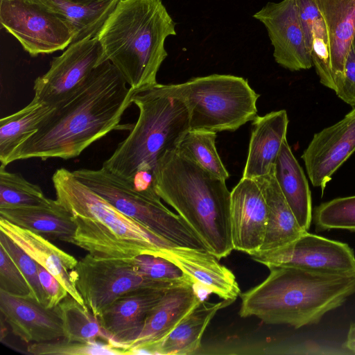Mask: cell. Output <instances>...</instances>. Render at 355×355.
<instances>
[{
  "label": "cell",
  "mask_w": 355,
  "mask_h": 355,
  "mask_svg": "<svg viewBox=\"0 0 355 355\" xmlns=\"http://www.w3.org/2000/svg\"><path fill=\"white\" fill-rule=\"evenodd\" d=\"M134 90L106 60L71 96L58 103L37 132L12 153L8 164L39 158H74L115 130L132 103Z\"/></svg>",
  "instance_id": "obj_1"
},
{
  "label": "cell",
  "mask_w": 355,
  "mask_h": 355,
  "mask_svg": "<svg viewBox=\"0 0 355 355\" xmlns=\"http://www.w3.org/2000/svg\"><path fill=\"white\" fill-rule=\"evenodd\" d=\"M259 285L240 295L241 318L295 329L316 324L355 293V272L320 273L288 266L268 268Z\"/></svg>",
  "instance_id": "obj_2"
},
{
  "label": "cell",
  "mask_w": 355,
  "mask_h": 355,
  "mask_svg": "<svg viewBox=\"0 0 355 355\" xmlns=\"http://www.w3.org/2000/svg\"><path fill=\"white\" fill-rule=\"evenodd\" d=\"M131 101L139 109L138 119L102 168L139 191L156 193L158 161L166 152L176 150L190 130L188 109L167 85L159 83L135 91Z\"/></svg>",
  "instance_id": "obj_3"
},
{
  "label": "cell",
  "mask_w": 355,
  "mask_h": 355,
  "mask_svg": "<svg viewBox=\"0 0 355 355\" xmlns=\"http://www.w3.org/2000/svg\"><path fill=\"white\" fill-rule=\"evenodd\" d=\"M154 187L209 252L218 259L232 252L231 191L225 180L173 150L166 152L158 161Z\"/></svg>",
  "instance_id": "obj_4"
},
{
  "label": "cell",
  "mask_w": 355,
  "mask_h": 355,
  "mask_svg": "<svg viewBox=\"0 0 355 355\" xmlns=\"http://www.w3.org/2000/svg\"><path fill=\"white\" fill-rule=\"evenodd\" d=\"M57 202L73 218L76 230L72 244L98 258L130 259L157 256L175 246L137 220L127 216L80 182L72 171L61 168L52 176Z\"/></svg>",
  "instance_id": "obj_5"
},
{
  "label": "cell",
  "mask_w": 355,
  "mask_h": 355,
  "mask_svg": "<svg viewBox=\"0 0 355 355\" xmlns=\"http://www.w3.org/2000/svg\"><path fill=\"white\" fill-rule=\"evenodd\" d=\"M173 21L162 0H120L96 35L105 58L134 91L157 83Z\"/></svg>",
  "instance_id": "obj_6"
},
{
  "label": "cell",
  "mask_w": 355,
  "mask_h": 355,
  "mask_svg": "<svg viewBox=\"0 0 355 355\" xmlns=\"http://www.w3.org/2000/svg\"><path fill=\"white\" fill-rule=\"evenodd\" d=\"M167 85L187 105L190 130L234 131L257 116L259 95L242 77L211 74Z\"/></svg>",
  "instance_id": "obj_7"
},
{
  "label": "cell",
  "mask_w": 355,
  "mask_h": 355,
  "mask_svg": "<svg viewBox=\"0 0 355 355\" xmlns=\"http://www.w3.org/2000/svg\"><path fill=\"white\" fill-rule=\"evenodd\" d=\"M72 173L80 182L121 212L157 236L178 246L207 250L183 218L166 208L156 193L139 191L132 183L102 167L80 168Z\"/></svg>",
  "instance_id": "obj_8"
},
{
  "label": "cell",
  "mask_w": 355,
  "mask_h": 355,
  "mask_svg": "<svg viewBox=\"0 0 355 355\" xmlns=\"http://www.w3.org/2000/svg\"><path fill=\"white\" fill-rule=\"evenodd\" d=\"M71 274L85 304L96 318L125 293L141 288L169 289L192 282L149 279L137 270L131 259H103L89 253L78 261Z\"/></svg>",
  "instance_id": "obj_9"
},
{
  "label": "cell",
  "mask_w": 355,
  "mask_h": 355,
  "mask_svg": "<svg viewBox=\"0 0 355 355\" xmlns=\"http://www.w3.org/2000/svg\"><path fill=\"white\" fill-rule=\"evenodd\" d=\"M0 24L31 57L64 50L74 38L64 21L26 0H0Z\"/></svg>",
  "instance_id": "obj_10"
},
{
  "label": "cell",
  "mask_w": 355,
  "mask_h": 355,
  "mask_svg": "<svg viewBox=\"0 0 355 355\" xmlns=\"http://www.w3.org/2000/svg\"><path fill=\"white\" fill-rule=\"evenodd\" d=\"M250 257L268 268L288 266L327 274L355 272V254L348 244L308 231L284 246Z\"/></svg>",
  "instance_id": "obj_11"
},
{
  "label": "cell",
  "mask_w": 355,
  "mask_h": 355,
  "mask_svg": "<svg viewBox=\"0 0 355 355\" xmlns=\"http://www.w3.org/2000/svg\"><path fill=\"white\" fill-rule=\"evenodd\" d=\"M106 60L96 37L71 44L60 55L53 58L49 70L35 79L33 98L55 107L76 92L93 70Z\"/></svg>",
  "instance_id": "obj_12"
},
{
  "label": "cell",
  "mask_w": 355,
  "mask_h": 355,
  "mask_svg": "<svg viewBox=\"0 0 355 355\" xmlns=\"http://www.w3.org/2000/svg\"><path fill=\"white\" fill-rule=\"evenodd\" d=\"M253 17L266 26L277 63L292 71L313 66L295 0L268 2Z\"/></svg>",
  "instance_id": "obj_13"
},
{
  "label": "cell",
  "mask_w": 355,
  "mask_h": 355,
  "mask_svg": "<svg viewBox=\"0 0 355 355\" xmlns=\"http://www.w3.org/2000/svg\"><path fill=\"white\" fill-rule=\"evenodd\" d=\"M355 151V107L315 133L302 158L313 187L324 191L333 174Z\"/></svg>",
  "instance_id": "obj_14"
},
{
  "label": "cell",
  "mask_w": 355,
  "mask_h": 355,
  "mask_svg": "<svg viewBox=\"0 0 355 355\" xmlns=\"http://www.w3.org/2000/svg\"><path fill=\"white\" fill-rule=\"evenodd\" d=\"M268 218L263 193L254 179L242 178L231 191L230 223L234 250L257 253L265 237Z\"/></svg>",
  "instance_id": "obj_15"
},
{
  "label": "cell",
  "mask_w": 355,
  "mask_h": 355,
  "mask_svg": "<svg viewBox=\"0 0 355 355\" xmlns=\"http://www.w3.org/2000/svg\"><path fill=\"white\" fill-rule=\"evenodd\" d=\"M157 256L176 265L194 285L230 304L241 293L233 272L207 250L175 245L160 249Z\"/></svg>",
  "instance_id": "obj_16"
},
{
  "label": "cell",
  "mask_w": 355,
  "mask_h": 355,
  "mask_svg": "<svg viewBox=\"0 0 355 355\" xmlns=\"http://www.w3.org/2000/svg\"><path fill=\"white\" fill-rule=\"evenodd\" d=\"M168 289L141 288L124 293L97 317L110 343L125 349L141 334L150 309Z\"/></svg>",
  "instance_id": "obj_17"
},
{
  "label": "cell",
  "mask_w": 355,
  "mask_h": 355,
  "mask_svg": "<svg viewBox=\"0 0 355 355\" xmlns=\"http://www.w3.org/2000/svg\"><path fill=\"white\" fill-rule=\"evenodd\" d=\"M1 315L13 334L26 343L63 338L62 320L55 308H46L31 297H17L0 290Z\"/></svg>",
  "instance_id": "obj_18"
},
{
  "label": "cell",
  "mask_w": 355,
  "mask_h": 355,
  "mask_svg": "<svg viewBox=\"0 0 355 355\" xmlns=\"http://www.w3.org/2000/svg\"><path fill=\"white\" fill-rule=\"evenodd\" d=\"M202 301L190 282L166 291L149 311L138 338L125 348H141L168 335Z\"/></svg>",
  "instance_id": "obj_19"
},
{
  "label": "cell",
  "mask_w": 355,
  "mask_h": 355,
  "mask_svg": "<svg viewBox=\"0 0 355 355\" xmlns=\"http://www.w3.org/2000/svg\"><path fill=\"white\" fill-rule=\"evenodd\" d=\"M0 230L55 276L72 297L81 304H85L71 274L78 262L74 257L58 248L45 237L14 225L3 218H0Z\"/></svg>",
  "instance_id": "obj_20"
},
{
  "label": "cell",
  "mask_w": 355,
  "mask_h": 355,
  "mask_svg": "<svg viewBox=\"0 0 355 355\" xmlns=\"http://www.w3.org/2000/svg\"><path fill=\"white\" fill-rule=\"evenodd\" d=\"M252 129L243 177L257 179L270 173L282 143L286 139L288 118L284 110L273 111L252 120Z\"/></svg>",
  "instance_id": "obj_21"
},
{
  "label": "cell",
  "mask_w": 355,
  "mask_h": 355,
  "mask_svg": "<svg viewBox=\"0 0 355 355\" xmlns=\"http://www.w3.org/2000/svg\"><path fill=\"white\" fill-rule=\"evenodd\" d=\"M230 304L223 300L217 303L202 300L165 338L144 347L127 349L126 355L193 354L200 348L204 332L216 313Z\"/></svg>",
  "instance_id": "obj_22"
},
{
  "label": "cell",
  "mask_w": 355,
  "mask_h": 355,
  "mask_svg": "<svg viewBox=\"0 0 355 355\" xmlns=\"http://www.w3.org/2000/svg\"><path fill=\"white\" fill-rule=\"evenodd\" d=\"M324 19L335 84L343 77L355 36V0H314Z\"/></svg>",
  "instance_id": "obj_23"
},
{
  "label": "cell",
  "mask_w": 355,
  "mask_h": 355,
  "mask_svg": "<svg viewBox=\"0 0 355 355\" xmlns=\"http://www.w3.org/2000/svg\"><path fill=\"white\" fill-rule=\"evenodd\" d=\"M254 180L263 193L268 211L264 241L257 252L284 246L307 232L300 225L287 203L275 179L273 169L268 175Z\"/></svg>",
  "instance_id": "obj_24"
},
{
  "label": "cell",
  "mask_w": 355,
  "mask_h": 355,
  "mask_svg": "<svg viewBox=\"0 0 355 355\" xmlns=\"http://www.w3.org/2000/svg\"><path fill=\"white\" fill-rule=\"evenodd\" d=\"M0 218L47 239L70 243L76 230L71 214L55 200L46 206L0 208Z\"/></svg>",
  "instance_id": "obj_25"
},
{
  "label": "cell",
  "mask_w": 355,
  "mask_h": 355,
  "mask_svg": "<svg viewBox=\"0 0 355 355\" xmlns=\"http://www.w3.org/2000/svg\"><path fill=\"white\" fill-rule=\"evenodd\" d=\"M273 173L300 225L308 231L313 216L311 191L304 171L286 139L277 157Z\"/></svg>",
  "instance_id": "obj_26"
},
{
  "label": "cell",
  "mask_w": 355,
  "mask_h": 355,
  "mask_svg": "<svg viewBox=\"0 0 355 355\" xmlns=\"http://www.w3.org/2000/svg\"><path fill=\"white\" fill-rule=\"evenodd\" d=\"M45 9L69 24L74 32L75 43L95 37L120 0H105L81 4L69 0H26Z\"/></svg>",
  "instance_id": "obj_27"
},
{
  "label": "cell",
  "mask_w": 355,
  "mask_h": 355,
  "mask_svg": "<svg viewBox=\"0 0 355 355\" xmlns=\"http://www.w3.org/2000/svg\"><path fill=\"white\" fill-rule=\"evenodd\" d=\"M307 47L320 83L336 89L325 24L314 0H295Z\"/></svg>",
  "instance_id": "obj_28"
},
{
  "label": "cell",
  "mask_w": 355,
  "mask_h": 355,
  "mask_svg": "<svg viewBox=\"0 0 355 355\" xmlns=\"http://www.w3.org/2000/svg\"><path fill=\"white\" fill-rule=\"evenodd\" d=\"M55 107L35 98L20 110L0 120V162L6 166L13 151L35 133Z\"/></svg>",
  "instance_id": "obj_29"
},
{
  "label": "cell",
  "mask_w": 355,
  "mask_h": 355,
  "mask_svg": "<svg viewBox=\"0 0 355 355\" xmlns=\"http://www.w3.org/2000/svg\"><path fill=\"white\" fill-rule=\"evenodd\" d=\"M62 324L64 338L71 341L92 342L101 339L110 343L98 318L85 304L69 294L55 307Z\"/></svg>",
  "instance_id": "obj_30"
},
{
  "label": "cell",
  "mask_w": 355,
  "mask_h": 355,
  "mask_svg": "<svg viewBox=\"0 0 355 355\" xmlns=\"http://www.w3.org/2000/svg\"><path fill=\"white\" fill-rule=\"evenodd\" d=\"M216 132L189 130L180 141L176 150L214 175L226 180L230 174L216 148Z\"/></svg>",
  "instance_id": "obj_31"
},
{
  "label": "cell",
  "mask_w": 355,
  "mask_h": 355,
  "mask_svg": "<svg viewBox=\"0 0 355 355\" xmlns=\"http://www.w3.org/2000/svg\"><path fill=\"white\" fill-rule=\"evenodd\" d=\"M53 200L44 195L40 187L1 165L0 208L46 206Z\"/></svg>",
  "instance_id": "obj_32"
},
{
  "label": "cell",
  "mask_w": 355,
  "mask_h": 355,
  "mask_svg": "<svg viewBox=\"0 0 355 355\" xmlns=\"http://www.w3.org/2000/svg\"><path fill=\"white\" fill-rule=\"evenodd\" d=\"M27 352L34 355H125V349L107 341L78 342L61 338L30 343Z\"/></svg>",
  "instance_id": "obj_33"
},
{
  "label": "cell",
  "mask_w": 355,
  "mask_h": 355,
  "mask_svg": "<svg viewBox=\"0 0 355 355\" xmlns=\"http://www.w3.org/2000/svg\"><path fill=\"white\" fill-rule=\"evenodd\" d=\"M312 220L317 232H355V196L337 198L320 204L315 208Z\"/></svg>",
  "instance_id": "obj_34"
},
{
  "label": "cell",
  "mask_w": 355,
  "mask_h": 355,
  "mask_svg": "<svg viewBox=\"0 0 355 355\" xmlns=\"http://www.w3.org/2000/svg\"><path fill=\"white\" fill-rule=\"evenodd\" d=\"M0 246L8 254L26 279L31 298L47 308L48 298L40 280L37 263L1 231Z\"/></svg>",
  "instance_id": "obj_35"
},
{
  "label": "cell",
  "mask_w": 355,
  "mask_h": 355,
  "mask_svg": "<svg viewBox=\"0 0 355 355\" xmlns=\"http://www.w3.org/2000/svg\"><path fill=\"white\" fill-rule=\"evenodd\" d=\"M131 261L139 273L149 279L162 281L190 280L176 265L159 256L142 254L132 258Z\"/></svg>",
  "instance_id": "obj_36"
},
{
  "label": "cell",
  "mask_w": 355,
  "mask_h": 355,
  "mask_svg": "<svg viewBox=\"0 0 355 355\" xmlns=\"http://www.w3.org/2000/svg\"><path fill=\"white\" fill-rule=\"evenodd\" d=\"M0 290L23 297H31L29 285L5 250L0 246Z\"/></svg>",
  "instance_id": "obj_37"
},
{
  "label": "cell",
  "mask_w": 355,
  "mask_h": 355,
  "mask_svg": "<svg viewBox=\"0 0 355 355\" xmlns=\"http://www.w3.org/2000/svg\"><path fill=\"white\" fill-rule=\"evenodd\" d=\"M334 92L346 103L355 107V36L347 56L343 76L336 84Z\"/></svg>",
  "instance_id": "obj_38"
},
{
  "label": "cell",
  "mask_w": 355,
  "mask_h": 355,
  "mask_svg": "<svg viewBox=\"0 0 355 355\" xmlns=\"http://www.w3.org/2000/svg\"><path fill=\"white\" fill-rule=\"evenodd\" d=\"M41 284L48 298L47 308L53 309L68 295V292L58 279L45 268L37 263Z\"/></svg>",
  "instance_id": "obj_39"
},
{
  "label": "cell",
  "mask_w": 355,
  "mask_h": 355,
  "mask_svg": "<svg viewBox=\"0 0 355 355\" xmlns=\"http://www.w3.org/2000/svg\"><path fill=\"white\" fill-rule=\"evenodd\" d=\"M343 347L352 353H355V322H352L349 325L347 339Z\"/></svg>",
  "instance_id": "obj_40"
},
{
  "label": "cell",
  "mask_w": 355,
  "mask_h": 355,
  "mask_svg": "<svg viewBox=\"0 0 355 355\" xmlns=\"http://www.w3.org/2000/svg\"><path fill=\"white\" fill-rule=\"evenodd\" d=\"M76 3H81V4H92L95 3H98L105 0H69Z\"/></svg>",
  "instance_id": "obj_41"
}]
</instances>
